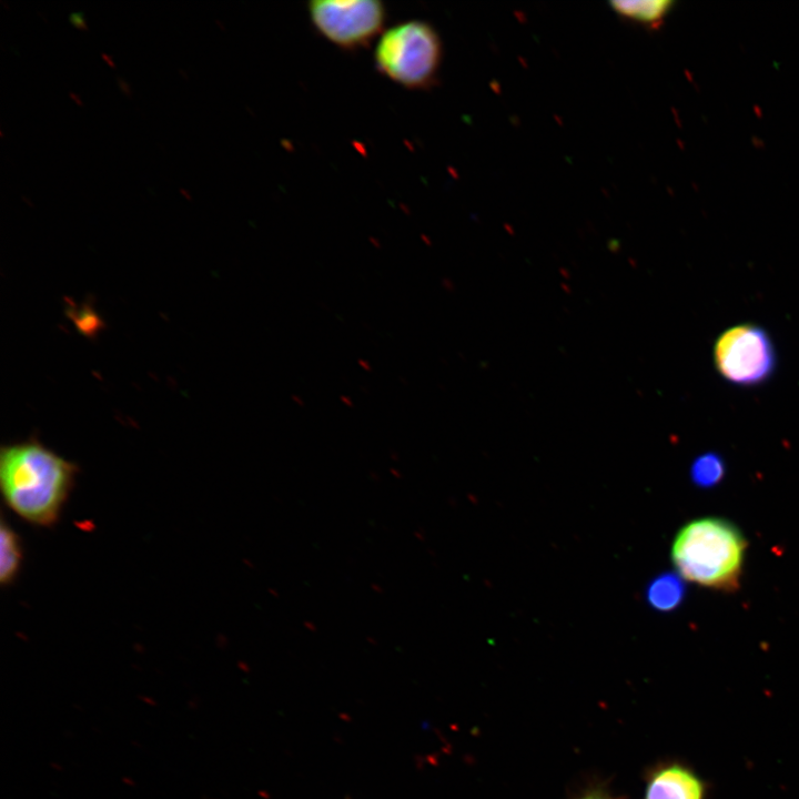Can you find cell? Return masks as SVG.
Segmentation results:
<instances>
[{
    "label": "cell",
    "instance_id": "obj_9",
    "mask_svg": "<svg viewBox=\"0 0 799 799\" xmlns=\"http://www.w3.org/2000/svg\"><path fill=\"white\" fill-rule=\"evenodd\" d=\"M648 601L658 610L674 609L684 597V584L672 574H665L655 578L647 591Z\"/></svg>",
    "mask_w": 799,
    "mask_h": 799
},
{
    "label": "cell",
    "instance_id": "obj_10",
    "mask_svg": "<svg viewBox=\"0 0 799 799\" xmlns=\"http://www.w3.org/2000/svg\"><path fill=\"white\" fill-rule=\"evenodd\" d=\"M725 473V465L719 455L705 453L696 458L691 466L692 481L702 487L717 484Z\"/></svg>",
    "mask_w": 799,
    "mask_h": 799
},
{
    "label": "cell",
    "instance_id": "obj_1",
    "mask_svg": "<svg viewBox=\"0 0 799 799\" xmlns=\"http://www.w3.org/2000/svg\"><path fill=\"white\" fill-rule=\"evenodd\" d=\"M78 467L37 439L3 446L0 489L7 506L24 522L54 525L74 486Z\"/></svg>",
    "mask_w": 799,
    "mask_h": 799
},
{
    "label": "cell",
    "instance_id": "obj_16",
    "mask_svg": "<svg viewBox=\"0 0 799 799\" xmlns=\"http://www.w3.org/2000/svg\"><path fill=\"white\" fill-rule=\"evenodd\" d=\"M179 191H180V193H181L185 199H188L189 201L192 200V196H191V194H190V192H189L188 190H185V189H183V188H180Z\"/></svg>",
    "mask_w": 799,
    "mask_h": 799
},
{
    "label": "cell",
    "instance_id": "obj_12",
    "mask_svg": "<svg viewBox=\"0 0 799 799\" xmlns=\"http://www.w3.org/2000/svg\"><path fill=\"white\" fill-rule=\"evenodd\" d=\"M69 21L72 26H74L77 29H80L82 31H88L89 26L84 19V14L82 11H75L70 13Z\"/></svg>",
    "mask_w": 799,
    "mask_h": 799
},
{
    "label": "cell",
    "instance_id": "obj_19",
    "mask_svg": "<svg viewBox=\"0 0 799 799\" xmlns=\"http://www.w3.org/2000/svg\"><path fill=\"white\" fill-rule=\"evenodd\" d=\"M123 781H124L125 783H128V785H131V786L134 785V782H132V781H131L130 779H128V778H123Z\"/></svg>",
    "mask_w": 799,
    "mask_h": 799
},
{
    "label": "cell",
    "instance_id": "obj_7",
    "mask_svg": "<svg viewBox=\"0 0 799 799\" xmlns=\"http://www.w3.org/2000/svg\"><path fill=\"white\" fill-rule=\"evenodd\" d=\"M23 547L18 533L2 517L0 523V581L2 586L14 583L22 567Z\"/></svg>",
    "mask_w": 799,
    "mask_h": 799
},
{
    "label": "cell",
    "instance_id": "obj_13",
    "mask_svg": "<svg viewBox=\"0 0 799 799\" xmlns=\"http://www.w3.org/2000/svg\"><path fill=\"white\" fill-rule=\"evenodd\" d=\"M117 83H118V87H119L120 91H121L124 95H127L128 98H131V97H132L131 85L129 84V82H128L124 78H121V77L118 75V77H117Z\"/></svg>",
    "mask_w": 799,
    "mask_h": 799
},
{
    "label": "cell",
    "instance_id": "obj_6",
    "mask_svg": "<svg viewBox=\"0 0 799 799\" xmlns=\"http://www.w3.org/2000/svg\"><path fill=\"white\" fill-rule=\"evenodd\" d=\"M709 782L688 762L664 759L644 776L641 799H709Z\"/></svg>",
    "mask_w": 799,
    "mask_h": 799
},
{
    "label": "cell",
    "instance_id": "obj_8",
    "mask_svg": "<svg viewBox=\"0 0 799 799\" xmlns=\"http://www.w3.org/2000/svg\"><path fill=\"white\" fill-rule=\"evenodd\" d=\"M615 12L624 18L656 27L672 6L669 0L611 1Z\"/></svg>",
    "mask_w": 799,
    "mask_h": 799
},
{
    "label": "cell",
    "instance_id": "obj_5",
    "mask_svg": "<svg viewBox=\"0 0 799 799\" xmlns=\"http://www.w3.org/2000/svg\"><path fill=\"white\" fill-rule=\"evenodd\" d=\"M714 362L726 381L752 386L771 376L776 366V352L770 336L762 327L739 324L718 336L714 345Z\"/></svg>",
    "mask_w": 799,
    "mask_h": 799
},
{
    "label": "cell",
    "instance_id": "obj_11",
    "mask_svg": "<svg viewBox=\"0 0 799 799\" xmlns=\"http://www.w3.org/2000/svg\"><path fill=\"white\" fill-rule=\"evenodd\" d=\"M572 799H619L603 785H593Z\"/></svg>",
    "mask_w": 799,
    "mask_h": 799
},
{
    "label": "cell",
    "instance_id": "obj_4",
    "mask_svg": "<svg viewBox=\"0 0 799 799\" xmlns=\"http://www.w3.org/2000/svg\"><path fill=\"white\" fill-rule=\"evenodd\" d=\"M314 29L331 43L355 50L383 33L386 8L378 0H314L307 3Z\"/></svg>",
    "mask_w": 799,
    "mask_h": 799
},
{
    "label": "cell",
    "instance_id": "obj_3",
    "mask_svg": "<svg viewBox=\"0 0 799 799\" xmlns=\"http://www.w3.org/2000/svg\"><path fill=\"white\" fill-rule=\"evenodd\" d=\"M443 44L436 29L412 19L383 31L375 50L376 69L393 82L413 90L434 84L441 69Z\"/></svg>",
    "mask_w": 799,
    "mask_h": 799
},
{
    "label": "cell",
    "instance_id": "obj_14",
    "mask_svg": "<svg viewBox=\"0 0 799 799\" xmlns=\"http://www.w3.org/2000/svg\"><path fill=\"white\" fill-rule=\"evenodd\" d=\"M101 57L111 68H115V63L109 54L102 52Z\"/></svg>",
    "mask_w": 799,
    "mask_h": 799
},
{
    "label": "cell",
    "instance_id": "obj_2",
    "mask_svg": "<svg viewBox=\"0 0 799 799\" xmlns=\"http://www.w3.org/2000/svg\"><path fill=\"white\" fill-rule=\"evenodd\" d=\"M746 540L731 523L702 517L676 535L671 558L685 579L700 586L729 590L738 585Z\"/></svg>",
    "mask_w": 799,
    "mask_h": 799
},
{
    "label": "cell",
    "instance_id": "obj_15",
    "mask_svg": "<svg viewBox=\"0 0 799 799\" xmlns=\"http://www.w3.org/2000/svg\"><path fill=\"white\" fill-rule=\"evenodd\" d=\"M69 95L78 105H81V107L83 105L81 98L77 93L71 91V92H69Z\"/></svg>",
    "mask_w": 799,
    "mask_h": 799
},
{
    "label": "cell",
    "instance_id": "obj_17",
    "mask_svg": "<svg viewBox=\"0 0 799 799\" xmlns=\"http://www.w3.org/2000/svg\"><path fill=\"white\" fill-rule=\"evenodd\" d=\"M21 198L29 206H31V208L33 206V203L29 198H27L26 195H22Z\"/></svg>",
    "mask_w": 799,
    "mask_h": 799
},
{
    "label": "cell",
    "instance_id": "obj_18",
    "mask_svg": "<svg viewBox=\"0 0 799 799\" xmlns=\"http://www.w3.org/2000/svg\"><path fill=\"white\" fill-rule=\"evenodd\" d=\"M179 72H180V74L183 75L184 79H189L188 73H185V71L183 69H179Z\"/></svg>",
    "mask_w": 799,
    "mask_h": 799
}]
</instances>
